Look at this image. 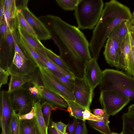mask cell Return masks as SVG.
<instances>
[{
    "label": "cell",
    "instance_id": "6da1fadb",
    "mask_svg": "<svg viewBox=\"0 0 134 134\" xmlns=\"http://www.w3.org/2000/svg\"><path fill=\"white\" fill-rule=\"evenodd\" d=\"M38 18L49 31L63 59L75 57L86 64L91 59L89 43L79 28L53 15L42 16Z\"/></svg>",
    "mask_w": 134,
    "mask_h": 134
},
{
    "label": "cell",
    "instance_id": "7a4b0ae2",
    "mask_svg": "<svg viewBox=\"0 0 134 134\" xmlns=\"http://www.w3.org/2000/svg\"><path fill=\"white\" fill-rule=\"evenodd\" d=\"M132 17L130 8L120 2L111 0L105 3L89 43L93 58L98 59L101 50L112 31L123 21L130 20Z\"/></svg>",
    "mask_w": 134,
    "mask_h": 134
},
{
    "label": "cell",
    "instance_id": "3957f363",
    "mask_svg": "<svg viewBox=\"0 0 134 134\" xmlns=\"http://www.w3.org/2000/svg\"><path fill=\"white\" fill-rule=\"evenodd\" d=\"M99 86L101 91L115 90L134 101V77L122 71L106 69Z\"/></svg>",
    "mask_w": 134,
    "mask_h": 134
},
{
    "label": "cell",
    "instance_id": "277c9868",
    "mask_svg": "<svg viewBox=\"0 0 134 134\" xmlns=\"http://www.w3.org/2000/svg\"><path fill=\"white\" fill-rule=\"evenodd\" d=\"M104 6L102 0H80L74 15L78 27L92 30L98 23Z\"/></svg>",
    "mask_w": 134,
    "mask_h": 134
},
{
    "label": "cell",
    "instance_id": "5b68a950",
    "mask_svg": "<svg viewBox=\"0 0 134 134\" xmlns=\"http://www.w3.org/2000/svg\"><path fill=\"white\" fill-rule=\"evenodd\" d=\"M100 104L109 116H114L121 111L130 100L123 93L115 90L101 91Z\"/></svg>",
    "mask_w": 134,
    "mask_h": 134
},
{
    "label": "cell",
    "instance_id": "8992f818",
    "mask_svg": "<svg viewBox=\"0 0 134 134\" xmlns=\"http://www.w3.org/2000/svg\"><path fill=\"white\" fill-rule=\"evenodd\" d=\"M13 109L19 115L30 112L34 102L28 89L23 87L10 93Z\"/></svg>",
    "mask_w": 134,
    "mask_h": 134
},
{
    "label": "cell",
    "instance_id": "52a82bcc",
    "mask_svg": "<svg viewBox=\"0 0 134 134\" xmlns=\"http://www.w3.org/2000/svg\"><path fill=\"white\" fill-rule=\"evenodd\" d=\"M38 70L43 84L47 89L58 94L64 99L75 101L73 92L57 81L49 73L46 68L39 67Z\"/></svg>",
    "mask_w": 134,
    "mask_h": 134
},
{
    "label": "cell",
    "instance_id": "ba28073f",
    "mask_svg": "<svg viewBox=\"0 0 134 134\" xmlns=\"http://www.w3.org/2000/svg\"><path fill=\"white\" fill-rule=\"evenodd\" d=\"M28 0H24L18 7L20 8L25 18L33 29L40 40L46 41L52 38L49 31L43 22L35 16L27 7Z\"/></svg>",
    "mask_w": 134,
    "mask_h": 134
},
{
    "label": "cell",
    "instance_id": "9c48e42d",
    "mask_svg": "<svg viewBox=\"0 0 134 134\" xmlns=\"http://www.w3.org/2000/svg\"><path fill=\"white\" fill-rule=\"evenodd\" d=\"M73 93L75 101L86 109L90 110L93 91L84 78L75 77Z\"/></svg>",
    "mask_w": 134,
    "mask_h": 134
},
{
    "label": "cell",
    "instance_id": "30bf717a",
    "mask_svg": "<svg viewBox=\"0 0 134 134\" xmlns=\"http://www.w3.org/2000/svg\"><path fill=\"white\" fill-rule=\"evenodd\" d=\"M38 68L30 61L25 60L15 51L12 62L7 70L10 75L26 76L33 75Z\"/></svg>",
    "mask_w": 134,
    "mask_h": 134
},
{
    "label": "cell",
    "instance_id": "8fae6325",
    "mask_svg": "<svg viewBox=\"0 0 134 134\" xmlns=\"http://www.w3.org/2000/svg\"><path fill=\"white\" fill-rule=\"evenodd\" d=\"M9 29L5 40L0 43V68L7 70L13 59L15 49L14 33Z\"/></svg>",
    "mask_w": 134,
    "mask_h": 134
},
{
    "label": "cell",
    "instance_id": "7c38bea8",
    "mask_svg": "<svg viewBox=\"0 0 134 134\" xmlns=\"http://www.w3.org/2000/svg\"><path fill=\"white\" fill-rule=\"evenodd\" d=\"M0 124L1 134H7L9 121L14 110L11 102L10 93L4 90L0 92Z\"/></svg>",
    "mask_w": 134,
    "mask_h": 134
},
{
    "label": "cell",
    "instance_id": "4fadbf2b",
    "mask_svg": "<svg viewBox=\"0 0 134 134\" xmlns=\"http://www.w3.org/2000/svg\"><path fill=\"white\" fill-rule=\"evenodd\" d=\"M103 75L97 60L94 58H92L85 64L83 78L93 90L100 83Z\"/></svg>",
    "mask_w": 134,
    "mask_h": 134
},
{
    "label": "cell",
    "instance_id": "5bb4252c",
    "mask_svg": "<svg viewBox=\"0 0 134 134\" xmlns=\"http://www.w3.org/2000/svg\"><path fill=\"white\" fill-rule=\"evenodd\" d=\"M33 80L37 84L42 100L47 102L53 105L62 108L68 107L67 102L63 98L45 87L39 75L35 76Z\"/></svg>",
    "mask_w": 134,
    "mask_h": 134
},
{
    "label": "cell",
    "instance_id": "9a60e30c",
    "mask_svg": "<svg viewBox=\"0 0 134 134\" xmlns=\"http://www.w3.org/2000/svg\"><path fill=\"white\" fill-rule=\"evenodd\" d=\"M16 42L26 57L37 68L45 65L34 48L19 34L15 37Z\"/></svg>",
    "mask_w": 134,
    "mask_h": 134
},
{
    "label": "cell",
    "instance_id": "2e32d148",
    "mask_svg": "<svg viewBox=\"0 0 134 134\" xmlns=\"http://www.w3.org/2000/svg\"><path fill=\"white\" fill-rule=\"evenodd\" d=\"M121 53L118 67L117 69L127 72L128 69L129 62L131 50V43L129 32L122 42Z\"/></svg>",
    "mask_w": 134,
    "mask_h": 134
},
{
    "label": "cell",
    "instance_id": "e0dca14e",
    "mask_svg": "<svg viewBox=\"0 0 134 134\" xmlns=\"http://www.w3.org/2000/svg\"><path fill=\"white\" fill-rule=\"evenodd\" d=\"M103 54L107 63L110 66L115 67L117 69L119 64L120 55L115 49L109 37L106 41Z\"/></svg>",
    "mask_w": 134,
    "mask_h": 134
},
{
    "label": "cell",
    "instance_id": "ac0fdd59",
    "mask_svg": "<svg viewBox=\"0 0 134 134\" xmlns=\"http://www.w3.org/2000/svg\"><path fill=\"white\" fill-rule=\"evenodd\" d=\"M36 51L44 63L46 68L51 71L59 73L65 76L68 79L74 81L75 77L73 75L61 68L53 62L47 56L45 51L41 52Z\"/></svg>",
    "mask_w": 134,
    "mask_h": 134
},
{
    "label": "cell",
    "instance_id": "d6986e66",
    "mask_svg": "<svg viewBox=\"0 0 134 134\" xmlns=\"http://www.w3.org/2000/svg\"><path fill=\"white\" fill-rule=\"evenodd\" d=\"M17 9L16 1L11 6L4 9V18L9 29L12 31L18 29Z\"/></svg>",
    "mask_w": 134,
    "mask_h": 134
},
{
    "label": "cell",
    "instance_id": "ffe728a7",
    "mask_svg": "<svg viewBox=\"0 0 134 134\" xmlns=\"http://www.w3.org/2000/svg\"><path fill=\"white\" fill-rule=\"evenodd\" d=\"M41 101L38 100L34 104L35 118L37 126L40 134H48V127L47 126L41 110Z\"/></svg>",
    "mask_w": 134,
    "mask_h": 134
},
{
    "label": "cell",
    "instance_id": "44dd1931",
    "mask_svg": "<svg viewBox=\"0 0 134 134\" xmlns=\"http://www.w3.org/2000/svg\"><path fill=\"white\" fill-rule=\"evenodd\" d=\"M33 80V75L21 76L11 75L8 91L11 93L23 87Z\"/></svg>",
    "mask_w": 134,
    "mask_h": 134
},
{
    "label": "cell",
    "instance_id": "7402d4cb",
    "mask_svg": "<svg viewBox=\"0 0 134 134\" xmlns=\"http://www.w3.org/2000/svg\"><path fill=\"white\" fill-rule=\"evenodd\" d=\"M123 134H134V113L127 112L122 116Z\"/></svg>",
    "mask_w": 134,
    "mask_h": 134
},
{
    "label": "cell",
    "instance_id": "603a6c76",
    "mask_svg": "<svg viewBox=\"0 0 134 134\" xmlns=\"http://www.w3.org/2000/svg\"><path fill=\"white\" fill-rule=\"evenodd\" d=\"M64 99L68 103V107L67 110L70 116L83 121V114L86 109L75 101Z\"/></svg>",
    "mask_w": 134,
    "mask_h": 134
},
{
    "label": "cell",
    "instance_id": "cb8c5ba5",
    "mask_svg": "<svg viewBox=\"0 0 134 134\" xmlns=\"http://www.w3.org/2000/svg\"><path fill=\"white\" fill-rule=\"evenodd\" d=\"M109 116L99 121L88 120L87 123L93 128L103 134H111L109 123Z\"/></svg>",
    "mask_w": 134,
    "mask_h": 134
},
{
    "label": "cell",
    "instance_id": "d4e9b609",
    "mask_svg": "<svg viewBox=\"0 0 134 134\" xmlns=\"http://www.w3.org/2000/svg\"><path fill=\"white\" fill-rule=\"evenodd\" d=\"M19 34L23 37L36 50L45 51V47L37 38L34 37L27 33L19 27L18 28Z\"/></svg>",
    "mask_w": 134,
    "mask_h": 134
},
{
    "label": "cell",
    "instance_id": "484cf974",
    "mask_svg": "<svg viewBox=\"0 0 134 134\" xmlns=\"http://www.w3.org/2000/svg\"><path fill=\"white\" fill-rule=\"evenodd\" d=\"M19 116L14 110H13L8 125L7 134H20L21 120Z\"/></svg>",
    "mask_w": 134,
    "mask_h": 134
},
{
    "label": "cell",
    "instance_id": "4316f807",
    "mask_svg": "<svg viewBox=\"0 0 134 134\" xmlns=\"http://www.w3.org/2000/svg\"><path fill=\"white\" fill-rule=\"evenodd\" d=\"M20 134H40L34 118L31 120H21Z\"/></svg>",
    "mask_w": 134,
    "mask_h": 134
},
{
    "label": "cell",
    "instance_id": "83f0119b",
    "mask_svg": "<svg viewBox=\"0 0 134 134\" xmlns=\"http://www.w3.org/2000/svg\"><path fill=\"white\" fill-rule=\"evenodd\" d=\"M17 7V18L18 27H19L29 34L37 38L35 32L24 16L21 9Z\"/></svg>",
    "mask_w": 134,
    "mask_h": 134
},
{
    "label": "cell",
    "instance_id": "f1b7e54d",
    "mask_svg": "<svg viewBox=\"0 0 134 134\" xmlns=\"http://www.w3.org/2000/svg\"><path fill=\"white\" fill-rule=\"evenodd\" d=\"M44 50L47 56L53 62L65 71L73 75L60 56L57 55L52 50L46 47Z\"/></svg>",
    "mask_w": 134,
    "mask_h": 134
},
{
    "label": "cell",
    "instance_id": "f546056e",
    "mask_svg": "<svg viewBox=\"0 0 134 134\" xmlns=\"http://www.w3.org/2000/svg\"><path fill=\"white\" fill-rule=\"evenodd\" d=\"M47 69L49 73L57 81L69 90L73 92L74 88V81L68 79L65 76L59 73Z\"/></svg>",
    "mask_w": 134,
    "mask_h": 134
},
{
    "label": "cell",
    "instance_id": "4dcf8cb0",
    "mask_svg": "<svg viewBox=\"0 0 134 134\" xmlns=\"http://www.w3.org/2000/svg\"><path fill=\"white\" fill-rule=\"evenodd\" d=\"M26 87L28 90L33 101L35 103L42 99L40 92L36 83L33 80L26 84Z\"/></svg>",
    "mask_w": 134,
    "mask_h": 134
},
{
    "label": "cell",
    "instance_id": "1f68e13d",
    "mask_svg": "<svg viewBox=\"0 0 134 134\" xmlns=\"http://www.w3.org/2000/svg\"><path fill=\"white\" fill-rule=\"evenodd\" d=\"M53 105L44 101L41 104V110L46 125L48 127L50 125V117L53 109Z\"/></svg>",
    "mask_w": 134,
    "mask_h": 134
},
{
    "label": "cell",
    "instance_id": "d6a6232c",
    "mask_svg": "<svg viewBox=\"0 0 134 134\" xmlns=\"http://www.w3.org/2000/svg\"><path fill=\"white\" fill-rule=\"evenodd\" d=\"M80 0H56L58 5L66 10H75Z\"/></svg>",
    "mask_w": 134,
    "mask_h": 134
},
{
    "label": "cell",
    "instance_id": "836d02e7",
    "mask_svg": "<svg viewBox=\"0 0 134 134\" xmlns=\"http://www.w3.org/2000/svg\"><path fill=\"white\" fill-rule=\"evenodd\" d=\"M118 25L113 30L109 37L111 39L114 46L120 56L121 44L118 35Z\"/></svg>",
    "mask_w": 134,
    "mask_h": 134
},
{
    "label": "cell",
    "instance_id": "e575fe53",
    "mask_svg": "<svg viewBox=\"0 0 134 134\" xmlns=\"http://www.w3.org/2000/svg\"><path fill=\"white\" fill-rule=\"evenodd\" d=\"M129 20H123L118 25V35L121 44L128 32V23Z\"/></svg>",
    "mask_w": 134,
    "mask_h": 134
},
{
    "label": "cell",
    "instance_id": "d590c367",
    "mask_svg": "<svg viewBox=\"0 0 134 134\" xmlns=\"http://www.w3.org/2000/svg\"><path fill=\"white\" fill-rule=\"evenodd\" d=\"M109 116L107 114L103 116H97L91 113L90 110L86 109L83 114V121H85L86 120L94 121H100Z\"/></svg>",
    "mask_w": 134,
    "mask_h": 134
},
{
    "label": "cell",
    "instance_id": "8d00e7d4",
    "mask_svg": "<svg viewBox=\"0 0 134 134\" xmlns=\"http://www.w3.org/2000/svg\"><path fill=\"white\" fill-rule=\"evenodd\" d=\"M131 50L129 62L128 69L126 73L134 77V47L131 42Z\"/></svg>",
    "mask_w": 134,
    "mask_h": 134
},
{
    "label": "cell",
    "instance_id": "74e56055",
    "mask_svg": "<svg viewBox=\"0 0 134 134\" xmlns=\"http://www.w3.org/2000/svg\"><path fill=\"white\" fill-rule=\"evenodd\" d=\"M87 133L85 121L77 119V126L74 134H87Z\"/></svg>",
    "mask_w": 134,
    "mask_h": 134
},
{
    "label": "cell",
    "instance_id": "f35d334b",
    "mask_svg": "<svg viewBox=\"0 0 134 134\" xmlns=\"http://www.w3.org/2000/svg\"><path fill=\"white\" fill-rule=\"evenodd\" d=\"M8 30V26L3 18L2 21L0 23V44L5 40Z\"/></svg>",
    "mask_w": 134,
    "mask_h": 134
},
{
    "label": "cell",
    "instance_id": "ab89813d",
    "mask_svg": "<svg viewBox=\"0 0 134 134\" xmlns=\"http://www.w3.org/2000/svg\"><path fill=\"white\" fill-rule=\"evenodd\" d=\"M0 88L7 83L8 76L10 74L7 70L0 68Z\"/></svg>",
    "mask_w": 134,
    "mask_h": 134
},
{
    "label": "cell",
    "instance_id": "60d3db41",
    "mask_svg": "<svg viewBox=\"0 0 134 134\" xmlns=\"http://www.w3.org/2000/svg\"><path fill=\"white\" fill-rule=\"evenodd\" d=\"M51 124L55 127L58 130L63 134H68L66 132L67 125L61 121L56 122L52 121Z\"/></svg>",
    "mask_w": 134,
    "mask_h": 134
},
{
    "label": "cell",
    "instance_id": "b9f144b4",
    "mask_svg": "<svg viewBox=\"0 0 134 134\" xmlns=\"http://www.w3.org/2000/svg\"><path fill=\"white\" fill-rule=\"evenodd\" d=\"M35 116V110L34 106L30 112L24 114L19 115V118L20 120H29L34 119Z\"/></svg>",
    "mask_w": 134,
    "mask_h": 134
},
{
    "label": "cell",
    "instance_id": "7bdbcfd3",
    "mask_svg": "<svg viewBox=\"0 0 134 134\" xmlns=\"http://www.w3.org/2000/svg\"><path fill=\"white\" fill-rule=\"evenodd\" d=\"M128 28L130 41L134 47V25L130 20L129 21Z\"/></svg>",
    "mask_w": 134,
    "mask_h": 134
},
{
    "label": "cell",
    "instance_id": "ee69618b",
    "mask_svg": "<svg viewBox=\"0 0 134 134\" xmlns=\"http://www.w3.org/2000/svg\"><path fill=\"white\" fill-rule=\"evenodd\" d=\"M77 119L74 117L72 122L67 125V129L69 134H74L77 126Z\"/></svg>",
    "mask_w": 134,
    "mask_h": 134
},
{
    "label": "cell",
    "instance_id": "f6af8a7d",
    "mask_svg": "<svg viewBox=\"0 0 134 134\" xmlns=\"http://www.w3.org/2000/svg\"><path fill=\"white\" fill-rule=\"evenodd\" d=\"M5 0L0 1V23H1L4 18V2Z\"/></svg>",
    "mask_w": 134,
    "mask_h": 134
},
{
    "label": "cell",
    "instance_id": "bcb514c9",
    "mask_svg": "<svg viewBox=\"0 0 134 134\" xmlns=\"http://www.w3.org/2000/svg\"><path fill=\"white\" fill-rule=\"evenodd\" d=\"M94 114L96 115L103 116L107 114L103 109H95L92 110Z\"/></svg>",
    "mask_w": 134,
    "mask_h": 134
},
{
    "label": "cell",
    "instance_id": "7dc6e473",
    "mask_svg": "<svg viewBox=\"0 0 134 134\" xmlns=\"http://www.w3.org/2000/svg\"><path fill=\"white\" fill-rule=\"evenodd\" d=\"M51 134H63L58 130L55 127L51 124L48 127Z\"/></svg>",
    "mask_w": 134,
    "mask_h": 134
},
{
    "label": "cell",
    "instance_id": "c3c4849f",
    "mask_svg": "<svg viewBox=\"0 0 134 134\" xmlns=\"http://www.w3.org/2000/svg\"><path fill=\"white\" fill-rule=\"evenodd\" d=\"M15 0H5L4 2V9L9 7L15 2Z\"/></svg>",
    "mask_w": 134,
    "mask_h": 134
},
{
    "label": "cell",
    "instance_id": "681fc988",
    "mask_svg": "<svg viewBox=\"0 0 134 134\" xmlns=\"http://www.w3.org/2000/svg\"><path fill=\"white\" fill-rule=\"evenodd\" d=\"M128 112L134 113V104H132L128 107Z\"/></svg>",
    "mask_w": 134,
    "mask_h": 134
},
{
    "label": "cell",
    "instance_id": "f907efd6",
    "mask_svg": "<svg viewBox=\"0 0 134 134\" xmlns=\"http://www.w3.org/2000/svg\"><path fill=\"white\" fill-rule=\"evenodd\" d=\"M131 22L134 25V12L132 13V17L130 20Z\"/></svg>",
    "mask_w": 134,
    "mask_h": 134
},
{
    "label": "cell",
    "instance_id": "816d5d0a",
    "mask_svg": "<svg viewBox=\"0 0 134 134\" xmlns=\"http://www.w3.org/2000/svg\"><path fill=\"white\" fill-rule=\"evenodd\" d=\"M111 134H123L121 132L120 133H116L115 132H112Z\"/></svg>",
    "mask_w": 134,
    "mask_h": 134
},
{
    "label": "cell",
    "instance_id": "f5cc1de1",
    "mask_svg": "<svg viewBox=\"0 0 134 134\" xmlns=\"http://www.w3.org/2000/svg\"></svg>",
    "mask_w": 134,
    "mask_h": 134
}]
</instances>
